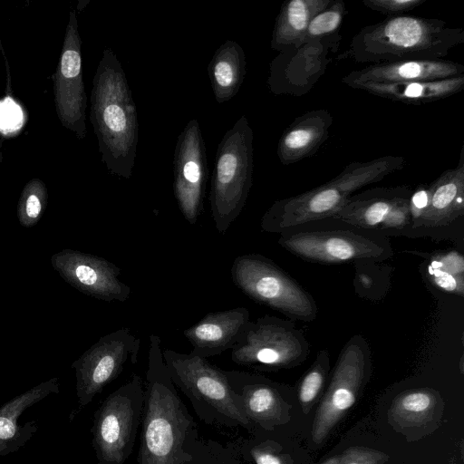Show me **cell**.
I'll return each instance as SVG.
<instances>
[{
  "instance_id": "obj_3",
  "label": "cell",
  "mask_w": 464,
  "mask_h": 464,
  "mask_svg": "<svg viewBox=\"0 0 464 464\" xmlns=\"http://www.w3.org/2000/svg\"><path fill=\"white\" fill-rule=\"evenodd\" d=\"M93 121L107 169L129 179L138 144L137 110L123 68L111 49L104 50L93 92Z\"/></svg>"
},
{
  "instance_id": "obj_22",
  "label": "cell",
  "mask_w": 464,
  "mask_h": 464,
  "mask_svg": "<svg viewBox=\"0 0 464 464\" xmlns=\"http://www.w3.org/2000/svg\"><path fill=\"white\" fill-rule=\"evenodd\" d=\"M59 379L53 378L13 398L0 407V457L23 447L36 431L34 422L18 424L21 415L52 393L59 392Z\"/></svg>"
},
{
  "instance_id": "obj_15",
  "label": "cell",
  "mask_w": 464,
  "mask_h": 464,
  "mask_svg": "<svg viewBox=\"0 0 464 464\" xmlns=\"http://www.w3.org/2000/svg\"><path fill=\"white\" fill-rule=\"evenodd\" d=\"M411 189L379 188L352 196L334 218L365 228H403L411 221Z\"/></svg>"
},
{
  "instance_id": "obj_13",
  "label": "cell",
  "mask_w": 464,
  "mask_h": 464,
  "mask_svg": "<svg viewBox=\"0 0 464 464\" xmlns=\"http://www.w3.org/2000/svg\"><path fill=\"white\" fill-rule=\"evenodd\" d=\"M278 243L303 259L321 263L385 258L390 250L382 243L343 230L283 234Z\"/></svg>"
},
{
  "instance_id": "obj_9",
  "label": "cell",
  "mask_w": 464,
  "mask_h": 464,
  "mask_svg": "<svg viewBox=\"0 0 464 464\" xmlns=\"http://www.w3.org/2000/svg\"><path fill=\"white\" fill-rule=\"evenodd\" d=\"M310 345L290 321L263 315L249 321L231 349V360L257 371L290 368L306 360Z\"/></svg>"
},
{
  "instance_id": "obj_27",
  "label": "cell",
  "mask_w": 464,
  "mask_h": 464,
  "mask_svg": "<svg viewBox=\"0 0 464 464\" xmlns=\"http://www.w3.org/2000/svg\"><path fill=\"white\" fill-rule=\"evenodd\" d=\"M345 14L344 2L343 0H333L326 8L319 12L311 20L303 37L301 46L315 40L336 35Z\"/></svg>"
},
{
  "instance_id": "obj_36",
  "label": "cell",
  "mask_w": 464,
  "mask_h": 464,
  "mask_svg": "<svg viewBox=\"0 0 464 464\" xmlns=\"http://www.w3.org/2000/svg\"><path fill=\"white\" fill-rule=\"evenodd\" d=\"M339 459H340V456L336 455V456L329 458L328 459H326L325 461H324L321 464H338Z\"/></svg>"
},
{
  "instance_id": "obj_16",
  "label": "cell",
  "mask_w": 464,
  "mask_h": 464,
  "mask_svg": "<svg viewBox=\"0 0 464 464\" xmlns=\"http://www.w3.org/2000/svg\"><path fill=\"white\" fill-rule=\"evenodd\" d=\"M229 385L240 397L250 422L264 430L272 431L291 419V405L278 389L263 376L240 372L225 371Z\"/></svg>"
},
{
  "instance_id": "obj_8",
  "label": "cell",
  "mask_w": 464,
  "mask_h": 464,
  "mask_svg": "<svg viewBox=\"0 0 464 464\" xmlns=\"http://www.w3.org/2000/svg\"><path fill=\"white\" fill-rule=\"evenodd\" d=\"M230 272L234 285L255 302L298 320L315 318L317 306L313 296L266 256H238Z\"/></svg>"
},
{
  "instance_id": "obj_24",
  "label": "cell",
  "mask_w": 464,
  "mask_h": 464,
  "mask_svg": "<svg viewBox=\"0 0 464 464\" xmlns=\"http://www.w3.org/2000/svg\"><path fill=\"white\" fill-rule=\"evenodd\" d=\"M333 0H287L281 5L271 38V48L279 53L301 47L311 20Z\"/></svg>"
},
{
  "instance_id": "obj_33",
  "label": "cell",
  "mask_w": 464,
  "mask_h": 464,
  "mask_svg": "<svg viewBox=\"0 0 464 464\" xmlns=\"http://www.w3.org/2000/svg\"><path fill=\"white\" fill-rule=\"evenodd\" d=\"M442 271L464 278V258L455 250L436 255L430 263Z\"/></svg>"
},
{
  "instance_id": "obj_26",
  "label": "cell",
  "mask_w": 464,
  "mask_h": 464,
  "mask_svg": "<svg viewBox=\"0 0 464 464\" xmlns=\"http://www.w3.org/2000/svg\"><path fill=\"white\" fill-rule=\"evenodd\" d=\"M330 358L327 350L317 353L316 357L304 373L298 387V400L304 414H308L322 392L328 372Z\"/></svg>"
},
{
  "instance_id": "obj_11",
  "label": "cell",
  "mask_w": 464,
  "mask_h": 464,
  "mask_svg": "<svg viewBox=\"0 0 464 464\" xmlns=\"http://www.w3.org/2000/svg\"><path fill=\"white\" fill-rule=\"evenodd\" d=\"M140 339L122 327L101 337L72 365L75 370L78 407L85 408L114 381L125 364L137 362Z\"/></svg>"
},
{
  "instance_id": "obj_34",
  "label": "cell",
  "mask_w": 464,
  "mask_h": 464,
  "mask_svg": "<svg viewBox=\"0 0 464 464\" xmlns=\"http://www.w3.org/2000/svg\"><path fill=\"white\" fill-rule=\"evenodd\" d=\"M23 123L21 108L11 99L0 102V130L4 132L16 130Z\"/></svg>"
},
{
  "instance_id": "obj_20",
  "label": "cell",
  "mask_w": 464,
  "mask_h": 464,
  "mask_svg": "<svg viewBox=\"0 0 464 464\" xmlns=\"http://www.w3.org/2000/svg\"><path fill=\"white\" fill-rule=\"evenodd\" d=\"M464 214L463 148L458 166L442 172L427 188L424 208L413 218L414 227L450 225Z\"/></svg>"
},
{
  "instance_id": "obj_28",
  "label": "cell",
  "mask_w": 464,
  "mask_h": 464,
  "mask_svg": "<svg viewBox=\"0 0 464 464\" xmlns=\"http://www.w3.org/2000/svg\"><path fill=\"white\" fill-rule=\"evenodd\" d=\"M241 446L244 456H250L255 464H293L291 457L283 453L281 445L274 440L261 441L249 448Z\"/></svg>"
},
{
  "instance_id": "obj_35",
  "label": "cell",
  "mask_w": 464,
  "mask_h": 464,
  "mask_svg": "<svg viewBox=\"0 0 464 464\" xmlns=\"http://www.w3.org/2000/svg\"><path fill=\"white\" fill-rule=\"evenodd\" d=\"M81 55L75 49L66 50L61 61V71L64 78L73 79L80 76L81 73Z\"/></svg>"
},
{
  "instance_id": "obj_30",
  "label": "cell",
  "mask_w": 464,
  "mask_h": 464,
  "mask_svg": "<svg viewBox=\"0 0 464 464\" xmlns=\"http://www.w3.org/2000/svg\"><path fill=\"white\" fill-rule=\"evenodd\" d=\"M427 0H363L362 5L367 8L388 16L401 15L413 10Z\"/></svg>"
},
{
  "instance_id": "obj_21",
  "label": "cell",
  "mask_w": 464,
  "mask_h": 464,
  "mask_svg": "<svg viewBox=\"0 0 464 464\" xmlns=\"http://www.w3.org/2000/svg\"><path fill=\"white\" fill-rule=\"evenodd\" d=\"M334 117L325 109L296 117L282 133L276 149L279 161L290 165L314 155L327 140Z\"/></svg>"
},
{
  "instance_id": "obj_5",
  "label": "cell",
  "mask_w": 464,
  "mask_h": 464,
  "mask_svg": "<svg viewBox=\"0 0 464 464\" xmlns=\"http://www.w3.org/2000/svg\"><path fill=\"white\" fill-rule=\"evenodd\" d=\"M162 355L173 383L188 398L202 420L227 428L253 429L224 370L191 353L165 349Z\"/></svg>"
},
{
  "instance_id": "obj_14",
  "label": "cell",
  "mask_w": 464,
  "mask_h": 464,
  "mask_svg": "<svg viewBox=\"0 0 464 464\" xmlns=\"http://www.w3.org/2000/svg\"><path fill=\"white\" fill-rule=\"evenodd\" d=\"M61 277L84 295L106 302H125L130 288L120 278L121 269L105 258L74 249H63L51 256Z\"/></svg>"
},
{
  "instance_id": "obj_19",
  "label": "cell",
  "mask_w": 464,
  "mask_h": 464,
  "mask_svg": "<svg viewBox=\"0 0 464 464\" xmlns=\"http://www.w3.org/2000/svg\"><path fill=\"white\" fill-rule=\"evenodd\" d=\"M249 321L250 313L242 306L207 314L183 331L192 346L189 353L208 359L231 350Z\"/></svg>"
},
{
  "instance_id": "obj_1",
  "label": "cell",
  "mask_w": 464,
  "mask_h": 464,
  "mask_svg": "<svg viewBox=\"0 0 464 464\" xmlns=\"http://www.w3.org/2000/svg\"><path fill=\"white\" fill-rule=\"evenodd\" d=\"M161 341L150 336L137 464H242L238 443L204 440L163 360Z\"/></svg>"
},
{
  "instance_id": "obj_18",
  "label": "cell",
  "mask_w": 464,
  "mask_h": 464,
  "mask_svg": "<svg viewBox=\"0 0 464 464\" xmlns=\"http://www.w3.org/2000/svg\"><path fill=\"white\" fill-rule=\"evenodd\" d=\"M464 74V65L450 60H406L367 65L344 75L341 82L355 89L367 82L435 81Z\"/></svg>"
},
{
  "instance_id": "obj_7",
  "label": "cell",
  "mask_w": 464,
  "mask_h": 464,
  "mask_svg": "<svg viewBox=\"0 0 464 464\" xmlns=\"http://www.w3.org/2000/svg\"><path fill=\"white\" fill-rule=\"evenodd\" d=\"M144 382L134 374L100 404L92 427L98 464H125L141 425Z\"/></svg>"
},
{
  "instance_id": "obj_25",
  "label": "cell",
  "mask_w": 464,
  "mask_h": 464,
  "mask_svg": "<svg viewBox=\"0 0 464 464\" xmlns=\"http://www.w3.org/2000/svg\"><path fill=\"white\" fill-rule=\"evenodd\" d=\"M246 73L243 48L235 41L227 40L214 53L208 74L217 102L231 100L239 91Z\"/></svg>"
},
{
  "instance_id": "obj_2",
  "label": "cell",
  "mask_w": 464,
  "mask_h": 464,
  "mask_svg": "<svg viewBox=\"0 0 464 464\" xmlns=\"http://www.w3.org/2000/svg\"><path fill=\"white\" fill-rule=\"evenodd\" d=\"M464 43V29L445 21L412 15L388 16L362 27L343 53L360 63L440 60Z\"/></svg>"
},
{
  "instance_id": "obj_23",
  "label": "cell",
  "mask_w": 464,
  "mask_h": 464,
  "mask_svg": "<svg viewBox=\"0 0 464 464\" xmlns=\"http://www.w3.org/2000/svg\"><path fill=\"white\" fill-rule=\"evenodd\" d=\"M464 88V74L435 81L377 83L367 82L355 89L396 102L420 105L438 102L460 92Z\"/></svg>"
},
{
  "instance_id": "obj_4",
  "label": "cell",
  "mask_w": 464,
  "mask_h": 464,
  "mask_svg": "<svg viewBox=\"0 0 464 464\" xmlns=\"http://www.w3.org/2000/svg\"><path fill=\"white\" fill-rule=\"evenodd\" d=\"M401 156L353 161L328 182L302 194L275 201L261 218L266 232L282 233L294 227L333 218L356 190L381 181L404 168Z\"/></svg>"
},
{
  "instance_id": "obj_32",
  "label": "cell",
  "mask_w": 464,
  "mask_h": 464,
  "mask_svg": "<svg viewBox=\"0 0 464 464\" xmlns=\"http://www.w3.org/2000/svg\"><path fill=\"white\" fill-rule=\"evenodd\" d=\"M428 273L431 282L439 288L459 296L464 294V278L455 276L430 265Z\"/></svg>"
},
{
  "instance_id": "obj_31",
  "label": "cell",
  "mask_w": 464,
  "mask_h": 464,
  "mask_svg": "<svg viewBox=\"0 0 464 464\" xmlns=\"http://www.w3.org/2000/svg\"><path fill=\"white\" fill-rule=\"evenodd\" d=\"M44 211V202L37 193H28L18 209V218L21 226L31 227L40 219Z\"/></svg>"
},
{
  "instance_id": "obj_29",
  "label": "cell",
  "mask_w": 464,
  "mask_h": 464,
  "mask_svg": "<svg viewBox=\"0 0 464 464\" xmlns=\"http://www.w3.org/2000/svg\"><path fill=\"white\" fill-rule=\"evenodd\" d=\"M338 464H385L390 456L383 451L361 446L346 449Z\"/></svg>"
},
{
  "instance_id": "obj_17",
  "label": "cell",
  "mask_w": 464,
  "mask_h": 464,
  "mask_svg": "<svg viewBox=\"0 0 464 464\" xmlns=\"http://www.w3.org/2000/svg\"><path fill=\"white\" fill-rule=\"evenodd\" d=\"M444 401L432 388L404 391L392 401L387 420L392 428L405 436L407 441H416L431 434L440 426Z\"/></svg>"
},
{
  "instance_id": "obj_12",
  "label": "cell",
  "mask_w": 464,
  "mask_h": 464,
  "mask_svg": "<svg viewBox=\"0 0 464 464\" xmlns=\"http://www.w3.org/2000/svg\"><path fill=\"white\" fill-rule=\"evenodd\" d=\"M208 178L206 146L198 120H190L178 137L173 157V192L179 210L193 225L203 211Z\"/></svg>"
},
{
  "instance_id": "obj_6",
  "label": "cell",
  "mask_w": 464,
  "mask_h": 464,
  "mask_svg": "<svg viewBox=\"0 0 464 464\" xmlns=\"http://www.w3.org/2000/svg\"><path fill=\"white\" fill-rule=\"evenodd\" d=\"M253 139L248 120L242 115L227 130L218 146L209 203L219 234H225L240 215L252 187Z\"/></svg>"
},
{
  "instance_id": "obj_10",
  "label": "cell",
  "mask_w": 464,
  "mask_h": 464,
  "mask_svg": "<svg viewBox=\"0 0 464 464\" xmlns=\"http://www.w3.org/2000/svg\"><path fill=\"white\" fill-rule=\"evenodd\" d=\"M370 369L368 343L362 335H354L342 349L330 383L316 410L311 430L314 444H323L355 404Z\"/></svg>"
}]
</instances>
